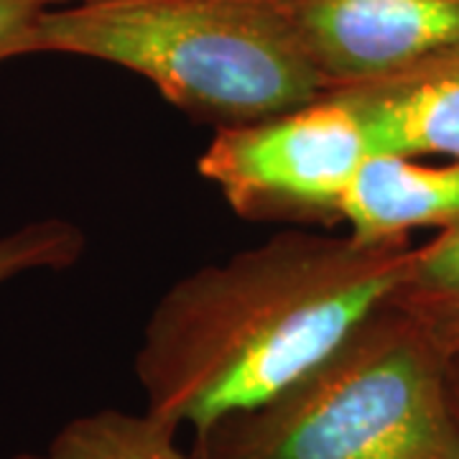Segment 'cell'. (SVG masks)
<instances>
[{"label":"cell","instance_id":"8992f818","mask_svg":"<svg viewBox=\"0 0 459 459\" xmlns=\"http://www.w3.org/2000/svg\"><path fill=\"white\" fill-rule=\"evenodd\" d=\"M376 153L459 159V44L377 82L337 87Z\"/></svg>","mask_w":459,"mask_h":459},{"label":"cell","instance_id":"8fae6325","mask_svg":"<svg viewBox=\"0 0 459 459\" xmlns=\"http://www.w3.org/2000/svg\"><path fill=\"white\" fill-rule=\"evenodd\" d=\"M44 11L39 0H0V65L33 54V33Z\"/></svg>","mask_w":459,"mask_h":459},{"label":"cell","instance_id":"3957f363","mask_svg":"<svg viewBox=\"0 0 459 459\" xmlns=\"http://www.w3.org/2000/svg\"><path fill=\"white\" fill-rule=\"evenodd\" d=\"M446 362L388 304L271 401L195 437V449L207 459H459Z\"/></svg>","mask_w":459,"mask_h":459},{"label":"cell","instance_id":"7a4b0ae2","mask_svg":"<svg viewBox=\"0 0 459 459\" xmlns=\"http://www.w3.org/2000/svg\"><path fill=\"white\" fill-rule=\"evenodd\" d=\"M128 69L217 128L296 110L327 92L286 0H82L47 8L33 54Z\"/></svg>","mask_w":459,"mask_h":459},{"label":"cell","instance_id":"30bf717a","mask_svg":"<svg viewBox=\"0 0 459 459\" xmlns=\"http://www.w3.org/2000/svg\"><path fill=\"white\" fill-rule=\"evenodd\" d=\"M84 232L62 217L33 220L0 235V286L33 271H65L82 258Z\"/></svg>","mask_w":459,"mask_h":459},{"label":"cell","instance_id":"7c38bea8","mask_svg":"<svg viewBox=\"0 0 459 459\" xmlns=\"http://www.w3.org/2000/svg\"><path fill=\"white\" fill-rule=\"evenodd\" d=\"M39 3H44L47 8H54V5H62V3H82V0H39Z\"/></svg>","mask_w":459,"mask_h":459},{"label":"cell","instance_id":"52a82bcc","mask_svg":"<svg viewBox=\"0 0 459 459\" xmlns=\"http://www.w3.org/2000/svg\"><path fill=\"white\" fill-rule=\"evenodd\" d=\"M340 222L362 243L403 240L419 228H459V159L429 166L413 156L373 153L344 195Z\"/></svg>","mask_w":459,"mask_h":459},{"label":"cell","instance_id":"5b68a950","mask_svg":"<svg viewBox=\"0 0 459 459\" xmlns=\"http://www.w3.org/2000/svg\"><path fill=\"white\" fill-rule=\"evenodd\" d=\"M327 90L401 74L459 44V0H286Z\"/></svg>","mask_w":459,"mask_h":459},{"label":"cell","instance_id":"9c48e42d","mask_svg":"<svg viewBox=\"0 0 459 459\" xmlns=\"http://www.w3.org/2000/svg\"><path fill=\"white\" fill-rule=\"evenodd\" d=\"M394 307L416 319L449 360L459 358V228L413 250Z\"/></svg>","mask_w":459,"mask_h":459},{"label":"cell","instance_id":"ba28073f","mask_svg":"<svg viewBox=\"0 0 459 459\" xmlns=\"http://www.w3.org/2000/svg\"><path fill=\"white\" fill-rule=\"evenodd\" d=\"M179 431L146 409H100L66 421L44 449L8 459H207L195 446L181 449Z\"/></svg>","mask_w":459,"mask_h":459},{"label":"cell","instance_id":"6da1fadb","mask_svg":"<svg viewBox=\"0 0 459 459\" xmlns=\"http://www.w3.org/2000/svg\"><path fill=\"white\" fill-rule=\"evenodd\" d=\"M409 240L289 230L181 276L156 301L135 352L146 411L202 437L258 409L394 304Z\"/></svg>","mask_w":459,"mask_h":459},{"label":"cell","instance_id":"277c9868","mask_svg":"<svg viewBox=\"0 0 459 459\" xmlns=\"http://www.w3.org/2000/svg\"><path fill=\"white\" fill-rule=\"evenodd\" d=\"M373 153L360 115L327 90L289 113L217 128L197 171L243 220L334 225Z\"/></svg>","mask_w":459,"mask_h":459}]
</instances>
